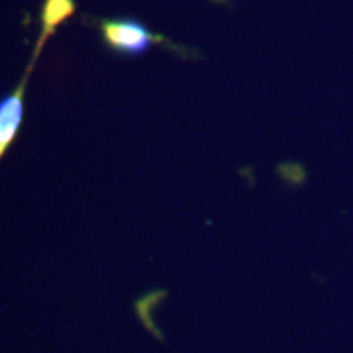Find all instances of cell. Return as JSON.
Segmentation results:
<instances>
[{"instance_id":"cell-1","label":"cell","mask_w":353,"mask_h":353,"mask_svg":"<svg viewBox=\"0 0 353 353\" xmlns=\"http://www.w3.org/2000/svg\"><path fill=\"white\" fill-rule=\"evenodd\" d=\"M103 46L113 54L121 57H138L157 44H167L172 51L182 52V48L172 44L162 34L152 32L143 20L134 17H113V19H97Z\"/></svg>"},{"instance_id":"cell-2","label":"cell","mask_w":353,"mask_h":353,"mask_svg":"<svg viewBox=\"0 0 353 353\" xmlns=\"http://www.w3.org/2000/svg\"><path fill=\"white\" fill-rule=\"evenodd\" d=\"M33 69V65L28 64L15 88L0 99V161L7 156L12 145L15 144L21 126H23L26 85H28Z\"/></svg>"},{"instance_id":"cell-3","label":"cell","mask_w":353,"mask_h":353,"mask_svg":"<svg viewBox=\"0 0 353 353\" xmlns=\"http://www.w3.org/2000/svg\"><path fill=\"white\" fill-rule=\"evenodd\" d=\"M76 0H43L39 8V37L34 44L32 61H38L43 46L46 44L56 30L76 15Z\"/></svg>"}]
</instances>
